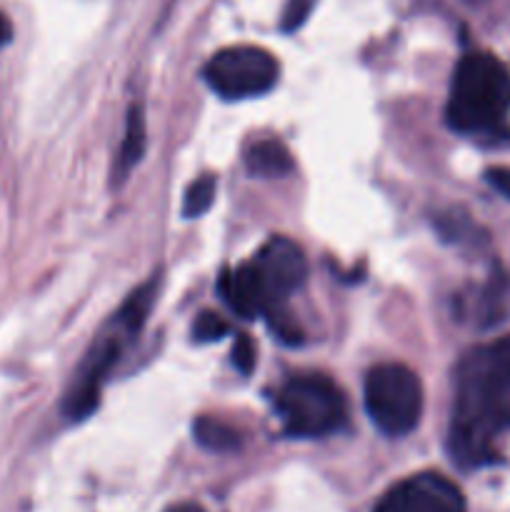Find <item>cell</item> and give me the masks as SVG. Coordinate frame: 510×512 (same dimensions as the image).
<instances>
[{
  "mask_svg": "<svg viewBox=\"0 0 510 512\" xmlns=\"http://www.w3.org/2000/svg\"><path fill=\"white\" fill-rule=\"evenodd\" d=\"M510 420V335L468 350L455 370L450 455L463 468L493 458V443Z\"/></svg>",
  "mask_w": 510,
  "mask_h": 512,
  "instance_id": "1",
  "label": "cell"
},
{
  "mask_svg": "<svg viewBox=\"0 0 510 512\" xmlns=\"http://www.w3.org/2000/svg\"><path fill=\"white\" fill-rule=\"evenodd\" d=\"M308 263L293 240L273 238L235 270L223 273L220 293L240 318H258L283 308L285 298L305 283Z\"/></svg>",
  "mask_w": 510,
  "mask_h": 512,
  "instance_id": "2",
  "label": "cell"
},
{
  "mask_svg": "<svg viewBox=\"0 0 510 512\" xmlns=\"http://www.w3.org/2000/svg\"><path fill=\"white\" fill-rule=\"evenodd\" d=\"M510 113V70L490 53H468L450 85L448 123L465 135H495Z\"/></svg>",
  "mask_w": 510,
  "mask_h": 512,
  "instance_id": "3",
  "label": "cell"
},
{
  "mask_svg": "<svg viewBox=\"0 0 510 512\" xmlns=\"http://www.w3.org/2000/svg\"><path fill=\"white\" fill-rule=\"evenodd\" d=\"M278 413L293 438H323L348 420V405L338 385L325 375H295L280 388Z\"/></svg>",
  "mask_w": 510,
  "mask_h": 512,
  "instance_id": "4",
  "label": "cell"
},
{
  "mask_svg": "<svg viewBox=\"0 0 510 512\" xmlns=\"http://www.w3.org/2000/svg\"><path fill=\"white\" fill-rule=\"evenodd\" d=\"M365 410L380 433L400 438L415 430L423 413L420 378L400 363L375 365L365 375Z\"/></svg>",
  "mask_w": 510,
  "mask_h": 512,
  "instance_id": "5",
  "label": "cell"
},
{
  "mask_svg": "<svg viewBox=\"0 0 510 512\" xmlns=\"http://www.w3.org/2000/svg\"><path fill=\"white\" fill-rule=\"evenodd\" d=\"M278 60L258 45L223 48L205 63L203 78L220 98L243 100L263 95L278 83Z\"/></svg>",
  "mask_w": 510,
  "mask_h": 512,
  "instance_id": "6",
  "label": "cell"
},
{
  "mask_svg": "<svg viewBox=\"0 0 510 512\" xmlns=\"http://www.w3.org/2000/svg\"><path fill=\"white\" fill-rule=\"evenodd\" d=\"M373 512H468L458 485L440 473H418L400 480Z\"/></svg>",
  "mask_w": 510,
  "mask_h": 512,
  "instance_id": "7",
  "label": "cell"
},
{
  "mask_svg": "<svg viewBox=\"0 0 510 512\" xmlns=\"http://www.w3.org/2000/svg\"><path fill=\"white\" fill-rule=\"evenodd\" d=\"M118 323V320H115ZM123 335H130L123 325L118 323V333L105 335L103 340L93 345L88 353V360L80 365L78 375L73 380V388L68 390L63 403V413L68 420H83L98 408L100 388L108 378L110 368L118 363L120 350H123Z\"/></svg>",
  "mask_w": 510,
  "mask_h": 512,
  "instance_id": "8",
  "label": "cell"
},
{
  "mask_svg": "<svg viewBox=\"0 0 510 512\" xmlns=\"http://www.w3.org/2000/svg\"><path fill=\"white\" fill-rule=\"evenodd\" d=\"M245 165L258 178H280L293 170V155L280 140H258L245 153Z\"/></svg>",
  "mask_w": 510,
  "mask_h": 512,
  "instance_id": "9",
  "label": "cell"
},
{
  "mask_svg": "<svg viewBox=\"0 0 510 512\" xmlns=\"http://www.w3.org/2000/svg\"><path fill=\"white\" fill-rule=\"evenodd\" d=\"M145 150V115L140 105H133L128 110V123H125V138L120 145V158H118V175L128 173L138 160L143 158Z\"/></svg>",
  "mask_w": 510,
  "mask_h": 512,
  "instance_id": "10",
  "label": "cell"
},
{
  "mask_svg": "<svg viewBox=\"0 0 510 512\" xmlns=\"http://www.w3.org/2000/svg\"><path fill=\"white\" fill-rule=\"evenodd\" d=\"M193 435L203 448L215 450V453H228L240 445V433L233 425L223 423V420H215L203 415V418L195 420Z\"/></svg>",
  "mask_w": 510,
  "mask_h": 512,
  "instance_id": "11",
  "label": "cell"
},
{
  "mask_svg": "<svg viewBox=\"0 0 510 512\" xmlns=\"http://www.w3.org/2000/svg\"><path fill=\"white\" fill-rule=\"evenodd\" d=\"M215 188H218L215 175H200L195 183H190V188L185 190V198H183L185 218H198V215H203L205 210L213 205Z\"/></svg>",
  "mask_w": 510,
  "mask_h": 512,
  "instance_id": "12",
  "label": "cell"
},
{
  "mask_svg": "<svg viewBox=\"0 0 510 512\" xmlns=\"http://www.w3.org/2000/svg\"><path fill=\"white\" fill-rule=\"evenodd\" d=\"M228 330L230 325L225 323L218 313L205 310V313H200L198 320H195L193 338L198 340V343H213V340H223L225 335H228Z\"/></svg>",
  "mask_w": 510,
  "mask_h": 512,
  "instance_id": "13",
  "label": "cell"
},
{
  "mask_svg": "<svg viewBox=\"0 0 510 512\" xmlns=\"http://www.w3.org/2000/svg\"><path fill=\"white\" fill-rule=\"evenodd\" d=\"M233 365L243 375H248L255 368V345L248 335H238L233 345Z\"/></svg>",
  "mask_w": 510,
  "mask_h": 512,
  "instance_id": "14",
  "label": "cell"
},
{
  "mask_svg": "<svg viewBox=\"0 0 510 512\" xmlns=\"http://www.w3.org/2000/svg\"><path fill=\"white\" fill-rule=\"evenodd\" d=\"M313 3L315 0H290V3L285 5V13H283L285 33H290V30H298L300 25L305 23V18H308L310 10H313Z\"/></svg>",
  "mask_w": 510,
  "mask_h": 512,
  "instance_id": "15",
  "label": "cell"
},
{
  "mask_svg": "<svg viewBox=\"0 0 510 512\" xmlns=\"http://www.w3.org/2000/svg\"><path fill=\"white\" fill-rule=\"evenodd\" d=\"M488 183L493 185L498 193H503L505 198H510V170L508 168L488 170Z\"/></svg>",
  "mask_w": 510,
  "mask_h": 512,
  "instance_id": "16",
  "label": "cell"
},
{
  "mask_svg": "<svg viewBox=\"0 0 510 512\" xmlns=\"http://www.w3.org/2000/svg\"><path fill=\"white\" fill-rule=\"evenodd\" d=\"M10 40H13V25H10L8 15H5L3 10H0V48H5V45H8Z\"/></svg>",
  "mask_w": 510,
  "mask_h": 512,
  "instance_id": "17",
  "label": "cell"
},
{
  "mask_svg": "<svg viewBox=\"0 0 510 512\" xmlns=\"http://www.w3.org/2000/svg\"><path fill=\"white\" fill-rule=\"evenodd\" d=\"M165 512H205V510L195 503H178V505H170Z\"/></svg>",
  "mask_w": 510,
  "mask_h": 512,
  "instance_id": "18",
  "label": "cell"
}]
</instances>
